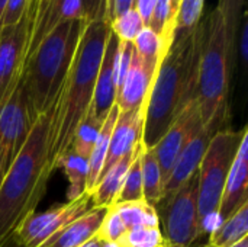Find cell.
Segmentation results:
<instances>
[{
    "label": "cell",
    "instance_id": "obj_23",
    "mask_svg": "<svg viewBox=\"0 0 248 247\" xmlns=\"http://www.w3.org/2000/svg\"><path fill=\"white\" fill-rule=\"evenodd\" d=\"M141 175L144 199L153 207H157L163 199L164 182L154 148H147L145 146L141 154Z\"/></svg>",
    "mask_w": 248,
    "mask_h": 247
},
{
    "label": "cell",
    "instance_id": "obj_24",
    "mask_svg": "<svg viewBox=\"0 0 248 247\" xmlns=\"http://www.w3.org/2000/svg\"><path fill=\"white\" fill-rule=\"evenodd\" d=\"M112 207H115L128 230L140 227H160V215L157 208L148 204L145 199L116 204Z\"/></svg>",
    "mask_w": 248,
    "mask_h": 247
},
{
    "label": "cell",
    "instance_id": "obj_5",
    "mask_svg": "<svg viewBox=\"0 0 248 247\" xmlns=\"http://www.w3.org/2000/svg\"><path fill=\"white\" fill-rule=\"evenodd\" d=\"M235 58L231 54L222 16L215 9L203 22V42L198 66L196 99L202 124L212 131L222 130L228 118V93Z\"/></svg>",
    "mask_w": 248,
    "mask_h": 247
},
{
    "label": "cell",
    "instance_id": "obj_3",
    "mask_svg": "<svg viewBox=\"0 0 248 247\" xmlns=\"http://www.w3.org/2000/svg\"><path fill=\"white\" fill-rule=\"evenodd\" d=\"M49 112L32 125L25 144L0 183V247L13 239L17 227L35 213L54 172L48 162Z\"/></svg>",
    "mask_w": 248,
    "mask_h": 247
},
{
    "label": "cell",
    "instance_id": "obj_30",
    "mask_svg": "<svg viewBox=\"0 0 248 247\" xmlns=\"http://www.w3.org/2000/svg\"><path fill=\"white\" fill-rule=\"evenodd\" d=\"M205 0H180L176 19H174V36L190 33L201 22Z\"/></svg>",
    "mask_w": 248,
    "mask_h": 247
},
{
    "label": "cell",
    "instance_id": "obj_39",
    "mask_svg": "<svg viewBox=\"0 0 248 247\" xmlns=\"http://www.w3.org/2000/svg\"><path fill=\"white\" fill-rule=\"evenodd\" d=\"M102 245H103V242H100L97 237H93L92 240H89L86 245H83L81 247H102Z\"/></svg>",
    "mask_w": 248,
    "mask_h": 247
},
{
    "label": "cell",
    "instance_id": "obj_41",
    "mask_svg": "<svg viewBox=\"0 0 248 247\" xmlns=\"http://www.w3.org/2000/svg\"><path fill=\"white\" fill-rule=\"evenodd\" d=\"M231 247H248V237L246 239H243L241 242H238V243H235V245H232Z\"/></svg>",
    "mask_w": 248,
    "mask_h": 247
},
{
    "label": "cell",
    "instance_id": "obj_46",
    "mask_svg": "<svg viewBox=\"0 0 248 247\" xmlns=\"http://www.w3.org/2000/svg\"><path fill=\"white\" fill-rule=\"evenodd\" d=\"M161 247H169V246H167V245H164V246H161Z\"/></svg>",
    "mask_w": 248,
    "mask_h": 247
},
{
    "label": "cell",
    "instance_id": "obj_20",
    "mask_svg": "<svg viewBox=\"0 0 248 247\" xmlns=\"http://www.w3.org/2000/svg\"><path fill=\"white\" fill-rule=\"evenodd\" d=\"M118 115H119V108L115 105L106 115V118L102 124L100 132L97 135V140L94 143V147L92 150V154L89 157V179H87V186H86V192L89 195H92V192L94 191V188L99 182V178H100V173H102V169H103V165L106 160L110 135H112L115 122L118 119Z\"/></svg>",
    "mask_w": 248,
    "mask_h": 247
},
{
    "label": "cell",
    "instance_id": "obj_13",
    "mask_svg": "<svg viewBox=\"0 0 248 247\" xmlns=\"http://www.w3.org/2000/svg\"><path fill=\"white\" fill-rule=\"evenodd\" d=\"M73 19H83L80 0H36L26 57L58 25Z\"/></svg>",
    "mask_w": 248,
    "mask_h": 247
},
{
    "label": "cell",
    "instance_id": "obj_14",
    "mask_svg": "<svg viewBox=\"0 0 248 247\" xmlns=\"http://www.w3.org/2000/svg\"><path fill=\"white\" fill-rule=\"evenodd\" d=\"M214 134H215V131L202 127L199 130V132L185 146V148L179 154V157L164 183L163 199L160 204H164L169 199H171V197L198 172L201 162L205 156V151L208 148V144Z\"/></svg>",
    "mask_w": 248,
    "mask_h": 247
},
{
    "label": "cell",
    "instance_id": "obj_17",
    "mask_svg": "<svg viewBox=\"0 0 248 247\" xmlns=\"http://www.w3.org/2000/svg\"><path fill=\"white\" fill-rule=\"evenodd\" d=\"M118 49V38L110 31V35L106 42L103 60L94 84L93 99L89 108V114L99 121H105L109 111L115 106L116 102V86H115V58Z\"/></svg>",
    "mask_w": 248,
    "mask_h": 247
},
{
    "label": "cell",
    "instance_id": "obj_7",
    "mask_svg": "<svg viewBox=\"0 0 248 247\" xmlns=\"http://www.w3.org/2000/svg\"><path fill=\"white\" fill-rule=\"evenodd\" d=\"M157 207L163 211L160 220L163 223L161 233L169 247H189L203 237L198 210V172L171 199Z\"/></svg>",
    "mask_w": 248,
    "mask_h": 247
},
{
    "label": "cell",
    "instance_id": "obj_22",
    "mask_svg": "<svg viewBox=\"0 0 248 247\" xmlns=\"http://www.w3.org/2000/svg\"><path fill=\"white\" fill-rule=\"evenodd\" d=\"M57 167H61L68 179L67 202H71L80 198L83 194H86V186L89 179V160L68 150L64 156H61L57 160L55 169Z\"/></svg>",
    "mask_w": 248,
    "mask_h": 247
},
{
    "label": "cell",
    "instance_id": "obj_4",
    "mask_svg": "<svg viewBox=\"0 0 248 247\" xmlns=\"http://www.w3.org/2000/svg\"><path fill=\"white\" fill-rule=\"evenodd\" d=\"M86 25L84 19H73L58 25L26 57L20 83L32 122L54 108Z\"/></svg>",
    "mask_w": 248,
    "mask_h": 247
},
{
    "label": "cell",
    "instance_id": "obj_35",
    "mask_svg": "<svg viewBox=\"0 0 248 247\" xmlns=\"http://www.w3.org/2000/svg\"><path fill=\"white\" fill-rule=\"evenodd\" d=\"M31 3L32 0H7L3 17L0 22V29L17 23L25 15V12L28 10V7L31 6Z\"/></svg>",
    "mask_w": 248,
    "mask_h": 247
},
{
    "label": "cell",
    "instance_id": "obj_25",
    "mask_svg": "<svg viewBox=\"0 0 248 247\" xmlns=\"http://www.w3.org/2000/svg\"><path fill=\"white\" fill-rule=\"evenodd\" d=\"M246 0H218L217 9L219 10L224 26H225V36H227V44L237 60V38H238V31L241 26V22L246 16Z\"/></svg>",
    "mask_w": 248,
    "mask_h": 247
},
{
    "label": "cell",
    "instance_id": "obj_12",
    "mask_svg": "<svg viewBox=\"0 0 248 247\" xmlns=\"http://www.w3.org/2000/svg\"><path fill=\"white\" fill-rule=\"evenodd\" d=\"M144 116H145V105L138 108L137 111L119 112L112 135H110L109 148H108V154H106V160H105L100 178L116 162L131 154L137 148V146L142 141Z\"/></svg>",
    "mask_w": 248,
    "mask_h": 247
},
{
    "label": "cell",
    "instance_id": "obj_11",
    "mask_svg": "<svg viewBox=\"0 0 248 247\" xmlns=\"http://www.w3.org/2000/svg\"><path fill=\"white\" fill-rule=\"evenodd\" d=\"M203 127L198 99L190 102L173 121V124L169 127L166 134L160 138V141L153 147L154 153L157 156L163 182L166 183L179 154L185 148V146L199 132V130Z\"/></svg>",
    "mask_w": 248,
    "mask_h": 247
},
{
    "label": "cell",
    "instance_id": "obj_31",
    "mask_svg": "<svg viewBox=\"0 0 248 247\" xmlns=\"http://www.w3.org/2000/svg\"><path fill=\"white\" fill-rule=\"evenodd\" d=\"M110 31L119 41L134 42L137 35L145 28V22L142 20L141 15L135 7L129 9L128 12L113 17L109 22Z\"/></svg>",
    "mask_w": 248,
    "mask_h": 247
},
{
    "label": "cell",
    "instance_id": "obj_28",
    "mask_svg": "<svg viewBox=\"0 0 248 247\" xmlns=\"http://www.w3.org/2000/svg\"><path fill=\"white\" fill-rule=\"evenodd\" d=\"M144 150L142 141L138 146L137 156L134 162L131 163L124 185L121 188V192L116 198V204H125V202H137L144 199V191H142V175H141V154Z\"/></svg>",
    "mask_w": 248,
    "mask_h": 247
},
{
    "label": "cell",
    "instance_id": "obj_43",
    "mask_svg": "<svg viewBox=\"0 0 248 247\" xmlns=\"http://www.w3.org/2000/svg\"><path fill=\"white\" fill-rule=\"evenodd\" d=\"M189 247H211L209 245H208V242L206 243H203V245H201V243H195V245H192V246Z\"/></svg>",
    "mask_w": 248,
    "mask_h": 247
},
{
    "label": "cell",
    "instance_id": "obj_38",
    "mask_svg": "<svg viewBox=\"0 0 248 247\" xmlns=\"http://www.w3.org/2000/svg\"><path fill=\"white\" fill-rule=\"evenodd\" d=\"M154 4H155V0H135V6L134 7L141 15L142 20L145 22V26L150 22V16H151V12L154 9Z\"/></svg>",
    "mask_w": 248,
    "mask_h": 247
},
{
    "label": "cell",
    "instance_id": "obj_42",
    "mask_svg": "<svg viewBox=\"0 0 248 247\" xmlns=\"http://www.w3.org/2000/svg\"><path fill=\"white\" fill-rule=\"evenodd\" d=\"M3 247H20V246H19L13 239H10V240H9V242H7V243H6Z\"/></svg>",
    "mask_w": 248,
    "mask_h": 247
},
{
    "label": "cell",
    "instance_id": "obj_8",
    "mask_svg": "<svg viewBox=\"0 0 248 247\" xmlns=\"http://www.w3.org/2000/svg\"><path fill=\"white\" fill-rule=\"evenodd\" d=\"M35 7L36 0H32L17 23L0 29V106L20 82Z\"/></svg>",
    "mask_w": 248,
    "mask_h": 247
},
{
    "label": "cell",
    "instance_id": "obj_32",
    "mask_svg": "<svg viewBox=\"0 0 248 247\" xmlns=\"http://www.w3.org/2000/svg\"><path fill=\"white\" fill-rule=\"evenodd\" d=\"M166 245L160 227H140L128 230L119 247H161Z\"/></svg>",
    "mask_w": 248,
    "mask_h": 247
},
{
    "label": "cell",
    "instance_id": "obj_26",
    "mask_svg": "<svg viewBox=\"0 0 248 247\" xmlns=\"http://www.w3.org/2000/svg\"><path fill=\"white\" fill-rule=\"evenodd\" d=\"M102 121L96 119L94 116H92L89 112L84 115V118L80 121V124L76 128L74 137H73V143L70 150L73 153H76L77 156L89 160L92 150L94 147V143L97 140V135L100 132L102 128Z\"/></svg>",
    "mask_w": 248,
    "mask_h": 247
},
{
    "label": "cell",
    "instance_id": "obj_36",
    "mask_svg": "<svg viewBox=\"0 0 248 247\" xmlns=\"http://www.w3.org/2000/svg\"><path fill=\"white\" fill-rule=\"evenodd\" d=\"M237 55L243 58L244 63L248 61V20L243 19L240 31H238V38H237Z\"/></svg>",
    "mask_w": 248,
    "mask_h": 247
},
{
    "label": "cell",
    "instance_id": "obj_2",
    "mask_svg": "<svg viewBox=\"0 0 248 247\" xmlns=\"http://www.w3.org/2000/svg\"><path fill=\"white\" fill-rule=\"evenodd\" d=\"M203 22L187 35L174 36L155 73L147 103L142 144L153 148L179 114L196 99Z\"/></svg>",
    "mask_w": 248,
    "mask_h": 247
},
{
    "label": "cell",
    "instance_id": "obj_29",
    "mask_svg": "<svg viewBox=\"0 0 248 247\" xmlns=\"http://www.w3.org/2000/svg\"><path fill=\"white\" fill-rule=\"evenodd\" d=\"M134 48L135 52L145 60L147 63H151L154 66H160L161 60L164 58V55L167 54V48L163 42V39L160 38V35H157L154 31H151L148 26H145L134 39Z\"/></svg>",
    "mask_w": 248,
    "mask_h": 247
},
{
    "label": "cell",
    "instance_id": "obj_1",
    "mask_svg": "<svg viewBox=\"0 0 248 247\" xmlns=\"http://www.w3.org/2000/svg\"><path fill=\"white\" fill-rule=\"evenodd\" d=\"M109 35V22H89L80 36L65 83L49 111L48 162L52 170L70 150L76 128L90 108Z\"/></svg>",
    "mask_w": 248,
    "mask_h": 247
},
{
    "label": "cell",
    "instance_id": "obj_9",
    "mask_svg": "<svg viewBox=\"0 0 248 247\" xmlns=\"http://www.w3.org/2000/svg\"><path fill=\"white\" fill-rule=\"evenodd\" d=\"M93 207L92 195L86 192L71 202L55 205L45 213H33L17 227L13 240L20 247L44 246L65 226L86 214Z\"/></svg>",
    "mask_w": 248,
    "mask_h": 247
},
{
    "label": "cell",
    "instance_id": "obj_6",
    "mask_svg": "<svg viewBox=\"0 0 248 247\" xmlns=\"http://www.w3.org/2000/svg\"><path fill=\"white\" fill-rule=\"evenodd\" d=\"M247 131V127L241 131L222 128L212 135L198 169L199 223L218 214L231 163L237 154L243 135Z\"/></svg>",
    "mask_w": 248,
    "mask_h": 247
},
{
    "label": "cell",
    "instance_id": "obj_18",
    "mask_svg": "<svg viewBox=\"0 0 248 247\" xmlns=\"http://www.w3.org/2000/svg\"><path fill=\"white\" fill-rule=\"evenodd\" d=\"M108 208L93 207L86 214L65 226L60 233L51 237L41 247H81L89 240L96 237L102 220Z\"/></svg>",
    "mask_w": 248,
    "mask_h": 247
},
{
    "label": "cell",
    "instance_id": "obj_34",
    "mask_svg": "<svg viewBox=\"0 0 248 247\" xmlns=\"http://www.w3.org/2000/svg\"><path fill=\"white\" fill-rule=\"evenodd\" d=\"M81 16L89 22H109L110 0H80Z\"/></svg>",
    "mask_w": 248,
    "mask_h": 247
},
{
    "label": "cell",
    "instance_id": "obj_27",
    "mask_svg": "<svg viewBox=\"0 0 248 247\" xmlns=\"http://www.w3.org/2000/svg\"><path fill=\"white\" fill-rule=\"evenodd\" d=\"M174 19L176 16L171 9V0H155L147 26L160 35L167 49H170L174 39Z\"/></svg>",
    "mask_w": 248,
    "mask_h": 247
},
{
    "label": "cell",
    "instance_id": "obj_44",
    "mask_svg": "<svg viewBox=\"0 0 248 247\" xmlns=\"http://www.w3.org/2000/svg\"><path fill=\"white\" fill-rule=\"evenodd\" d=\"M102 247H119L116 243H103Z\"/></svg>",
    "mask_w": 248,
    "mask_h": 247
},
{
    "label": "cell",
    "instance_id": "obj_15",
    "mask_svg": "<svg viewBox=\"0 0 248 247\" xmlns=\"http://www.w3.org/2000/svg\"><path fill=\"white\" fill-rule=\"evenodd\" d=\"M157 70L158 66L147 63L134 52L128 74L116 93L115 105L119 108V112L137 111L147 103Z\"/></svg>",
    "mask_w": 248,
    "mask_h": 247
},
{
    "label": "cell",
    "instance_id": "obj_10",
    "mask_svg": "<svg viewBox=\"0 0 248 247\" xmlns=\"http://www.w3.org/2000/svg\"><path fill=\"white\" fill-rule=\"evenodd\" d=\"M32 125L26 95L19 82L0 106V167L3 176L25 144Z\"/></svg>",
    "mask_w": 248,
    "mask_h": 247
},
{
    "label": "cell",
    "instance_id": "obj_40",
    "mask_svg": "<svg viewBox=\"0 0 248 247\" xmlns=\"http://www.w3.org/2000/svg\"><path fill=\"white\" fill-rule=\"evenodd\" d=\"M6 4H7V0H0V22H1V17H3V13H4V9H6Z\"/></svg>",
    "mask_w": 248,
    "mask_h": 247
},
{
    "label": "cell",
    "instance_id": "obj_21",
    "mask_svg": "<svg viewBox=\"0 0 248 247\" xmlns=\"http://www.w3.org/2000/svg\"><path fill=\"white\" fill-rule=\"evenodd\" d=\"M246 237H248V202L225 218L221 226L209 234L208 245L211 247H231Z\"/></svg>",
    "mask_w": 248,
    "mask_h": 247
},
{
    "label": "cell",
    "instance_id": "obj_33",
    "mask_svg": "<svg viewBox=\"0 0 248 247\" xmlns=\"http://www.w3.org/2000/svg\"><path fill=\"white\" fill-rule=\"evenodd\" d=\"M128 229L119 217L115 207H109L102 220V224L96 233V237L103 243H119L126 234Z\"/></svg>",
    "mask_w": 248,
    "mask_h": 247
},
{
    "label": "cell",
    "instance_id": "obj_45",
    "mask_svg": "<svg viewBox=\"0 0 248 247\" xmlns=\"http://www.w3.org/2000/svg\"><path fill=\"white\" fill-rule=\"evenodd\" d=\"M1 179H3V173H1V167H0V183H1Z\"/></svg>",
    "mask_w": 248,
    "mask_h": 247
},
{
    "label": "cell",
    "instance_id": "obj_16",
    "mask_svg": "<svg viewBox=\"0 0 248 247\" xmlns=\"http://www.w3.org/2000/svg\"><path fill=\"white\" fill-rule=\"evenodd\" d=\"M248 202V131L231 163L218 214L224 221Z\"/></svg>",
    "mask_w": 248,
    "mask_h": 247
},
{
    "label": "cell",
    "instance_id": "obj_19",
    "mask_svg": "<svg viewBox=\"0 0 248 247\" xmlns=\"http://www.w3.org/2000/svg\"><path fill=\"white\" fill-rule=\"evenodd\" d=\"M140 146V144H138ZM138 146L137 148L128 154L126 157H124L122 160L116 162L97 182L94 191L92 192V201L94 207L99 208H109L112 205H115L116 198L121 192V188L124 185L126 172L131 166V163L134 162L137 151H138Z\"/></svg>",
    "mask_w": 248,
    "mask_h": 247
},
{
    "label": "cell",
    "instance_id": "obj_37",
    "mask_svg": "<svg viewBox=\"0 0 248 247\" xmlns=\"http://www.w3.org/2000/svg\"><path fill=\"white\" fill-rule=\"evenodd\" d=\"M134 6H135V0H110V17H109V22L113 17L128 12Z\"/></svg>",
    "mask_w": 248,
    "mask_h": 247
}]
</instances>
